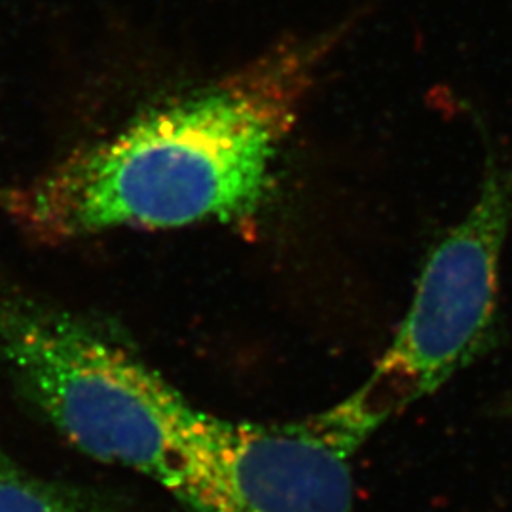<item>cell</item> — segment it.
<instances>
[{
	"label": "cell",
	"mask_w": 512,
	"mask_h": 512,
	"mask_svg": "<svg viewBox=\"0 0 512 512\" xmlns=\"http://www.w3.org/2000/svg\"><path fill=\"white\" fill-rule=\"evenodd\" d=\"M325 46H279L241 73L74 152L4 196L44 241L255 217Z\"/></svg>",
	"instance_id": "obj_1"
},
{
	"label": "cell",
	"mask_w": 512,
	"mask_h": 512,
	"mask_svg": "<svg viewBox=\"0 0 512 512\" xmlns=\"http://www.w3.org/2000/svg\"><path fill=\"white\" fill-rule=\"evenodd\" d=\"M365 440L334 408L294 423L200 410L173 495L186 512H355L351 459Z\"/></svg>",
	"instance_id": "obj_4"
},
{
	"label": "cell",
	"mask_w": 512,
	"mask_h": 512,
	"mask_svg": "<svg viewBox=\"0 0 512 512\" xmlns=\"http://www.w3.org/2000/svg\"><path fill=\"white\" fill-rule=\"evenodd\" d=\"M0 359L80 452L179 490L200 410L137 355L61 311L0 293Z\"/></svg>",
	"instance_id": "obj_2"
},
{
	"label": "cell",
	"mask_w": 512,
	"mask_h": 512,
	"mask_svg": "<svg viewBox=\"0 0 512 512\" xmlns=\"http://www.w3.org/2000/svg\"><path fill=\"white\" fill-rule=\"evenodd\" d=\"M0 512H116L69 488L31 475L0 452Z\"/></svg>",
	"instance_id": "obj_5"
},
{
	"label": "cell",
	"mask_w": 512,
	"mask_h": 512,
	"mask_svg": "<svg viewBox=\"0 0 512 512\" xmlns=\"http://www.w3.org/2000/svg\"><path fill=\"white\" fill-rule=\"evenodd\" d=\"M511 220L512 165H492L471 209L427 258L393 342L365 384L334 406L366 439L486 348Z\"/></svg>",
	"instance_id": "obj_3"
}]
</instances>
